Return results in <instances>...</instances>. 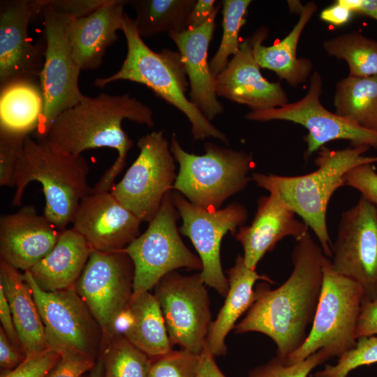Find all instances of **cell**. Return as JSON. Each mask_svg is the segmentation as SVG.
<instances>
[{
    "label": "cell",
    "mask_w": 377,
    "mask_h": 377,
    "mask_svg": "<svg viewBox=\"0 0 377 377\" xmlns=\"http://www.w3.org/2000/svg\"><path fill=\"white\" fill-rule=\"evenodd\" d=\"M324 256L309 231L297 240L290 276L274 290L267 283L257 285L256 300L234 327L235 333L258 332L269 337L276 345V356L285 362L304 343L306 327L314 320L323 286Z\"/></svg>",
    "instance_id": "6da1fadb"
},
{
    "label": "cell",
    "mask_w": 377,
    "mask_h": 377,
    "mask_svg": "<svg viewBox=\"0 0 377 377\" xmlns=\"http://www.w3.org/2000/svg\"><path fill=\"white\" fill-rule=\"evenodd\" d=\"M153 127V112L128 94L95 97L84 96L76 105L63 112L54 121L45 138L68 154L79 156L87 149L108 147L117 157L90 192L110 191L114 180L124 168L133 141L123 130L124 119Z\"/></svg>",
    "instance_id": "7a4b0ae2"
},
{
    "label": "cell",
    "mask_w": 377,
    "mask_h": 377,
    "mask_svg": "<svg viewBox=\"0 0 377 377\" xmlns=\"http://www.w3.org/2000/svg\"><path fill=\"white\" fill-rule=\"evenodd\" d=\"M369 146H353L340 150L325 146L318 150L317 169L299 176L254 173L253 180L260 188L277 195L299 215L317 237L324 255L332 258V242L327 226V210L331 197L344 186L343 177L352 168L377 163L376 156L364 154Z\"/></svg>",
    "instance_id": "3957f363"
},
{
    "label": "cell",
    "mask_w": 377,
    "mask_h": 377,
    "mask_svg": "<svg viewBox=\"0 0 377 377\" xmlns=\"http://www.w3.org/2000/svg\"><path fill=\"white\" fill-rule=\"evenodd\" d=\"M89 171L81 155L65 152L46 138L34 140L28 135L15 170L12 205H21L29 183L40 182L45 198L43 215L62 231L72 223L81 200L91 191Z\"/></svg>",
    "instance_id": "277c9868"
},
{
    "label": "cell",
    "mask_w": 377,
    "mask_h": 377,
    "mask_svg": "<svg viewBox=\"0 0 377 377\" xmlns=\"http://www.w3.org/2000/svg\"><path fill=\"white\" fill-rule=\"evenodd\" d=\"M122 31L126 40L127 53L121 68L110 76L96 79L94 84L99 88L119 80L142 84L186 116L194 139L214 138L228 144L226 135L186 96V71L179 53L168 50L161 52L151 50L138 35L134 20L126 14Z\"/></svg>",
    "instance_id": "5b68a950"
},
{
    "label": "cell",
    "mask_w": 377,
    "mask_h": 377,
    "mask_svg": "<svg viewBox=\"0 0 377 377\" xmlns=\"http://www.w3.org/2000/svg\"><path fill=\"white\" fill-rule=\"evenodd\" d=\"M204 148L205 154L201 156L188 153L176 136H172L170 149L179 165L173 188L192 204L216 210L253 180L249 173L255 164L252 156L244 151L212 142H206Z\"/></svg>",
    "instance_id": "8992f818"
},
{
    "label": "cell",
    "mask_w": 377,
    "mask_h": 377,
    "mask_svg": "<svg viewBox=\"0 0 377 377\" xmlns=\"http://www.w3.org/2000/svg\"><path fill=\"white\" fill-rule=\"evenodd\" d=\"M323 281L313 325L304 343L284 362L292 364L323 350L329 356L340 357L357 341V322L364 290L355 281L336 272L330 259L324 256Z\"/></svg>",
    "instance_id": "52a82bcc"
},
{
    "label": "cell",
    "mask_w": 377,
    "mask_h": 377,
    "mask_svg": "<svg viewBox=\"0 0 377 377\" xmlns=\"http://www.w3.org/2000/svg\"><path fill=\"white\" fill-rule=\"evenodd\" d=\"M179 216L169 191L145 232L124 249L134 265L133 295L149 291L178 268L202 270L200 257L180 237L177 228Z\"/></svg>",
    "instance_id": "ba28073f"
},
{
    "label": "cell",
    "mask_w": 377,
    "mask_h": 377,
    "mask_svg": "<svg viewBox=\"0 0 377 377\" xmlns=\"http://www.w3.org/2000/svg\"><path fill=\"white\" fill-rule=\"evenodd\" d=\"M41 13L46 46L39 80L45 108L34 132L36 139L45 138L55 119L84 96L78 85L81 70L73 59L68 36L71 18L55 12L47 3Z\"/></svg>",
    "instance_id": "9c48e42d"
},
{
    "label": "cell",
    "mask_w": 377,
    "mask_h": 377,
    "mask_svg": "<svg viewBox=\"0 0 377 377\" xmlns=\"http://www.w3.org/2000/svg\"><path fill=\"white\" fill-rule=\"evenodd\" d=\"M134 265L124 251L94 250L74 288L108 342L133 295Z\"/></svg>",
    "instance_id": "30bf717a"
},
{
    "label": "cell",
    "mask_w": 377,
    "mask_h": 377,
    "mask_svg": "<svg viewBox=\"0 0 377 377\" xmlns=\"http://www.w3.org/2000/svg\"><path fill=\"white\" fill-rule=\"evenodd\" d=\"M140 154L121 180L110 191L141 221L150 222L176 179L169 143L162 131L141 137Z\"/></svg>",
    "instance_id": "8fae6325"
},
{
    "label": "cell",
    "mask_w": 377,
    "mask_h": 377,
    "mask_svg": "<svg viewBox=\"0 0 377 377\" xmlns=\"http://www.w3.org/2000/svg\"><path fill=\"white\" fill-rule=\"evenodd\" d=\"M23 278L40 315L48 349L59 355L72 351L95 358L102 332L74 286L45 291L29 271L24 272Z\"/></svg>",
    "instance_id": "7c38bea8"
},
{
    "label": "cell",
    "mask_w": 377,
    "mask_h": 377,
    "mask_svg": "<svg viewBox=\"0 0 377 377\" xmlns=\"http://www.w3.org/2000/svg\"><path fill=\"white\" fill-rule=\"evenodd\" d=\"M200 274L172 272L155 286L156 297L171 343L200 354L211 326L209 301Z\"/></svg>",
    "instance_id": "4fadbf2b"
},
{
    "label": "cell",
    "mask_w": 377,
    "mask_h": 377,
    "mask_svg": "<svg viewBox=\"0 0 377 377\" xmlns=\"http://www.w3.org/2000/svg\"><path fill=\"white\" fill-rule=\"evenodd\" d=\"M330 260L336 272L361 286L364 300L377 297V207L366 198L341 214Z\"/></svg>",
    "instance_id": "5bb4252c"
},
{
    "label": "cell",
    "mask_w": 377,
    "mask_h": 377,
    "mask_svg": "<svg viewBox=\"0 0 377 377\" xmlns=\"http://www.w3.org/2000/svg\"><path fill=\"white\" fill-rule=\"evenodd\" d=\"M321 91V77L315 71L308 92L302 99L278 108L251 111L245 117L251 121L285 120L301 124L309 131L304 138L306 157L335 140H346L352 146L367 145L377 149V131L359 127L327 110L320 101Z\"/></svg>",
    "instance_id": "9a60e30c"
},
{
    "label": "cell",
    "mask_w": 377,
    "mask_h": 377,
    "mask_svg": "<svg viewBox=\"0 0 377 377\" xmlns=\"http://www.w3.org/2000/svg\"><path fill=\"white\" fill-rule=\"evenodd\" d=\"M172 198L182 219L179 230L191 239L201 260L202 281L226 296L229 282L221 263V242L228 232H235L244 224L248 217L246 207L232 202L223 209L213 210L192 204L179 193H172Z\"/></svg>",
    "instance_id": "2e32d148"
},
{
    "label": "cell",
    "mask_w": 377,
    "mask_h": 377,
    "mask_svg": "<svg viewBox=\"0 0 377 377\" xmlns=\"http://www.w3.org/2000/svg\"><path fill=\"white\" fill-rule=\"evenodd\" d=\"M45 5L46 0L1 1L0 86L20 79L39 80L44 53L31 41L28 26Z\"/></svg>",
    "instance_id": "e0dca14e"
},
{
    "label": "cell",
    "mask_w": 377,
    "mask_h": 377,
    "mask_svg": "<svg viewBox=\"0 0 377 377\" xmlns=\"http://www.w3.org/2000/svg\"><path fill=\"white\" fill-rule=\"evenodd\" d=\"M141 220L111 191L90 192L80 201L73 228L95 251L124 250L139 236Z\"/></svg>",
    "instance_id": "ac0fdd59"
},
{
    "label": "cell",
    "mask_w": 377,
    "mask_h": 377,
    "mask_svg": "<svg viewBox=\"0 0 377 377\" xmlns=\"http://www.w3.org/2000/svg\"><path fill=\"white\" fill-rule=\"evenodd\" d=\"M60 232L33 207L0 218V255L24 272L31 269L54 246Z\"/></svg>",
    "instance_id": "d6986e66"
},
{
    "label": "cell",
    "mask_w": 377,
    "mask_h": 377,
    "mask_svg": "<svg viewBox=\"0 0 377 377\" xmlns=\"http://www.w3.org/2000/svg\"><path fill=\"white\" fill-rule=\"evenodd\" d=\"M252 49L251 38L240 43L238 52L215 77L217 96L247 105L251 111L283 106L287 96L280 82H271L260 71Z\"/></svg>",
    "instance_id": "ffe728a7"
},
{
    "label": "cell",
    "mask_w": 377,
    "mask_h": 377,
    "mask_svg": "<svg viewBox=\"0 0 377 377\" xmlns=\"http://www.w3.org/2000/svg\"><path fill=\"white\" fill-rule=\"evenodd\" d=\"M221 5L216 6L213 13L201 26L168 34L179 51L188 77L190 101L209 121L224 112L223 105L217 99L215 77L207 61V50Z\"/></svg>",
    "instance_id": "44dd1931"
},
{
    "label": "cell",
    "mask_w": 377,
    "mask_h": 377,
    "mask_svg": "<svg viewBox=\"0 0 377 377\" xmlns=\"http://www.w3.org/2000/svg\"><path fill=\"white\" fill-rule=\"evenodd\" d=\"M295 213L273 193L260 197L252 223L241 226L235 235L242 244L246 265L256 269L265 254L274 249L280 240L293 237L296 241L308 231L306 224L297 220Z\"/></svg>",
    "instance_id": "7402d4cb"
},
{
    "label": "cell",
    "mask_w": 377,
    "mask_h": 377,
    "mask_svg": "<svg viewBox=\"0 0 377 377\" xmlns=\"http://www.w3.org/2000/svg\"><path fill=\"white\" fill-rule=\"evenodd\" d=\"M126 0H108L89 15L73 20L68 26L73 57L81 71L98 68L107 48L123 31Z\"/></svg>",
    "instance_id": "603a6c76"
},
{
    "label": "cell",
    "mask_w": 377,
    "mask_h": 377,
    "mask_svg": "<svg viewBox=\"0 0 377 377\" xmlns=\"http://www.w3.org/2000/svg\"><path fill=\"white\" fill-rule=\"evenodd\" d=\"M116 332L151 358L172 350L160 305L149 291L132 295L117 321Z\"/></svg>",
    "instance_id": "cb8c5ba5"
},
{
    "label": "cell",
    "mask_w": 377,
    "mask_h": 377,
    "mask_svg": "<svg viewBox=\"0 0 377 377\" xmlns=\"http://www.w3.org/2000/svg\"><path fill=\"white\" fill-rule=\"evenodd\" d=\"M94 249L72 228L60 232L53 249L30 272L38 286L45 291L74 286Z\"/></svg>",
    "instance_id": "d4e9b609"
},
{
    "label": "cell",
    "mask_w": 377,
    "mask_h": 377,
    "mask_svg": "<svg viewBox=\"0 0 377 377\" xmlns=\"http://www.w3.org/2000/svg\"><path fill=\"white\" fill-rule=\"evenodd\" d=\"M317 9L316 4L309 2L300 8V18L292 31L280 42L265 46L263 40L267 30H258L251 38L253 54L260 67L276 73L292 86L306 81L312 69V63L307 59L297 57V47L301 34Z\"/></svg>",
    "instance_id": "484cf974"
},
{
    "label": "cell",
    "mask_w": 377,
    "mask_h": 377,
    "mask_svg": "<svg viewBox=\"0 0 377 377\" xmlns=\"http://www.w3.org/2000/svg\"><path fill=\"white\" fill-rule=\"evenodd\" d=\"M229 289L224 304L216 320L212 323L205 346L212 355L226 353L225 339L234 329L237 319L253 304L256 295L253 286L256 281L263 280L273 283L266 275H260L256 269L249 268L243 256L239 254L233 267L228 271Z\"/></svg>",
    "instance_id": "4316f807"
},
{
    "label": "cell",
    "mask_w": 377,
    "mask_h": 377,
    "mask_svg": "<svg viewBox=\"0 0 377 377\" xmlns=\"http://www.w3.org/2000/svg\"><path fill=\"white\" fill-rule=\"evenodd\" d=\"M0 286L8 302L25 357L48 349L40 315L23 274L1 258Z\"/></svg>",
    "instance_id": "83f0119b"
},
{
    "label": "cell",
    "mask_w": 377,
    "mask_h": 377,
    "mask_svg": "<svg viewBox=\"0 0 377 377\" xmlns=\"http://www.w3.org/2000/svg\"><path fill=\"white\" fill-rule=\"evenodd\" d=\"M0 128L29 135L45 108L39 80L20 79L0 86Z\"/></svg>",
    "instance_id": "f1b7e54d"
},
{
    "label": "cell",
    "mask_w": 377,
    "mask_h": 377,
    "mask_svg": "<svg viewBox=\"0 0 377 377\" xmlns=\"http://www.w3.org/2000/svg\"><path fill=\"white\" fill-rule=\"evenodd\" d=\"M336 114L365 129L377 131V75L339 80L335 89Z\"/></svg>",
    "instance_id": "f546056e"
},
{
    "label": "cell",
    "mask_w": 377,
    "mask_h": 377,
    "mask_svg": "<svg viewBox=\"0 0 377 377\" xmlns=\"http://www.w3.org/2000/svg\"><path fill=\"white\" fill-rule=\"evenodd\" d=\"M196 0H126L135 13V27L142 38L186 29V21Z\"/></svg>",
    "instance_id": "4dcf8cb0"
},
{
    "label": "cell",
    "mask_w": 377,
    "mask_h": 377,
    "mask_svg": "<svg viewBox=\"0 0 377 377\" xmlns=\"http://www.w3.org/2000/svg\"><path fill=\"white\" fill-rule=\"evenodd\" d=\"M323 47L329 55L347 62L349 76L377 75V41L352 32L325 41Z\"/></svg>",
    "instance_id": "1f68e13d"
},
{
    "label": "cell",
    "mask_w": 377,
    "mask_h": 377,
    "mask_svg": "<svg viewBox=\"0 0 377 377\" xmlns=\"http://www.w3.org/2000/svg\"><path fill=\"white\" fill-rule=\"evenodd\" d=\"M102 359L103 377H147L152 358L129 342L122 334H115L108 342Z\"/></svg>",
    "instance_id": "d6a6232c"
},
{
    "label": "cell",
    "mask_w": 377,
    "mask_h": 377,
    "mask_svg": "<svg viewBox=\"0 0 377 377\" xmlns=\"http://www.w3.org/2000/svg\"><path fill=\"white\" fill-rule=\"evenodd\" d=\"M251 3L250 0L221 1L223 35L219 47L209 63L210 71L214 77L226 68L229 57L235 56L239 50V31L246 22L245 16Z\"/></svg>",
    "instance_id": "836d02e7"
},
{
    "label": "cell",
    "mask_w": 377,
    "mask_h": 377,
    "mask_svg": "<svg viewBox=\"0 0 377 377\" xmlns=\"http://www.w3.org/2000/svg\"><path fill=\"white\" fill-rule=\"evenodd\" d=\"M375 363H377V337H362L357 339L353 349L339 357L336 364H326L313 377H347L353 369Z\"/></svg>",
    "instance_id": "e575fe53"
},
{
    "label": "cell",
    "mask_w": 377,
    "mask_h": 377,
    "mask_svg": "<svg viewBox=\"0 0 377 377\" xmlns=\"http://www.w3.org/2000/svg\"><path fill=\"white\" fill-rule=\"evenodd\" d=\"M200 354L182 349L152 358L147 377H197Z\"/></svg>",
    "instance_id": "d590c367"
},
{
    "label": "cell",
    "mask_w": 377,
    "mask_h": 377,
    "mask_svg": "<svg viewBox=\"0 0 377 377\" xmlns=\"http://www.w3.org/2000/svg\"><path fill=\"white\" fill-rule=\"evenodd\" d=\"M329 359L328 355L323 350L292 364H286L276 356L268 362L251 369L249 377H307L315 367Z\"/></svg>",
    "instance_id": "8d00e7d4"
},
{
    "label": "cell",
    "mask_w": 377,
    "mask_h": 377,
    "mask_svg": "<svg viewBox=\"0 0 377 377\" xmlns=\"http://www.w3.org/2000/svg\"><path fill=\"white\" fill-rule=\"evenodd\" d=\"M28 135L0 128V186L15 187V170Z\"/></svg>",
    "instance_id": "74e56055"
},
{
    "label": "cell",
    "mask_w": 377,
    "mask_h": 377,
    "mask_svg": "<svg viewBox=\"0 0 377 377\" xmlns=\"http://www.w3.org/2000/svg\"><path fill=\"white\" fill-rule=\"evenodd\" d=\"M59 357V353L47 349L26 357L15 369L2 373L1 377H45Z\"/></svg>",
    "instance_id": "f35d334b"
},
{
    "label": "cell",
    "mask_w": 377,
    "mask_h": 377,
    "mask_svg": "<svg viewBox=\"0 0 377 377\" xmlns=\"http://www.w3.org/2000/svg\"><path fill=\"white\" fill-rule=\"evenodd\" d=\"M94 358L78 352H65L45 377H83L96 364Z\"/></svg>",
    "instance_id": "ab89813d"
},
{
    "label": "cell",
    "mask_w": 377,
    "mask_h": 377,
    "mask_svg": "<svg viewBox=\"0 0 377 377\" xmlns=\"http://www.w3.org/2000/svg\"><path fill=\"white\" fill-rule=\"evenodd\" d=\"M343 184L360 191L362 196L377 207V172L373 164L352 168L345 175Z\"/></svg>",
    "instance_id": "60d3db41"
},
{
    "label": "cell",
    "mask_w": 377,
    "mask_h": 377,
    "mask_svg": "<svg viewBox=\"0 0 377 377\" xmlns=\"http://www.w3.org/2000/svg\"><path fill=\"white\" fill-rule=\"evenodd\" d=\"M108 0H46L55 12L77 20L87 17L105 4Z\"/></svg>",
    "instance_id": "b9f144b4"
},
{
    "label": "cell",
    "mask_w": 377,
    "mask_h": 377,
    "mask_svg": "<svg viewBox=\"0 0 377 377\" xmlns=\"http://www.w3.org/2000/svg\"><path fill=\"white\" fill-rule=\"evenodd\" d=\"M374 334H377V297L373 300H363L356 331L357 339Z\"/></svg>",
    "instance_id": "7bdbcfd3"
},
{
    "label": "cell",
    "mask_w": 377,
    "mask_h": 377,
    "mask_svg": "<svg viewBox=\"0 0 377 377\" xmlns=\"http://www.w3.org/2000/svg\"><path fill=\"white\" fill-rule=\"evenodd\" d=\"M24 353L17 348L8 339L3 329L0 328V366L5 371L17 367L25 360Z\"/></svg>",
    "instance_id": "ee69618b"
},
{
    "label": "cell",
    "mask_w": 377,
    "mask_h": 377,
    "mask_svg": "<svg viewBox=\"0 0 377 377\" xmlns=\"http://www.w3.org/2000/svg\"><path fill=\"white\" fill-rule=\"evenodd\" d=\"M0 320L1 324V328L10 340V341L17 348L21 350L22 348L20 344V339L18 338L15 324L13 322L10 308L6 297L4 294L2 287L0 286Z\"/></svg>",
    "instance_id": "f6af8a7d"
},
{
    "label": "cell",
    "mask_w": 377,
    "mask_h": 377,
    "mask_svg": "<svg viewBox=\"0 0 377 377\" xmlns=\"http://www.w3.org/2000/svg\"><path fill=\"white\" fill-rule=\"evenodd\" d=\"M215 0H197L186 21V29L203 24L214 11Z\"/></svg>",
    "instance_id": "bcb514c9"
},
{
    "label": "cell",
    "mask_w": 377,
    "mask_h": 377,
    "mask_svg": "<svg viewBox=\"0 0 377 377\" xmlns=\"http://www.w3.org/2000/svg\"><path fill=\"white\" fill-rule=\"evenodd\" d=\"M197 377H226L216 364L214 356L206 346L200 354Z\"/></svg>",
    "instance_id": "7dc6e473"
},
{
    "label": "cell",
    "mask_w": 377,
    "mask_h": 377,
    "mask_svg": "<svg viewBox=\"0 0 377 377\" xmlns=\"http://www.w3.org/2000/svg\"><path fill=\"white\" fill-rule=\"evenodd\" d=\"M352 11L336 3L320 13V18L336 26L346 24L351 17Z\"/></svg>",
    "instance_id": "c3c4849f"
},
{
    "label": "cell",
    "mask_w": 377,
    "mask_h": 377,
    "mask_svg": "<svg viewBox=\"0 0 377 377\" xmlns=\"http://www.w3.org/2000/svg\"><path fill=\"white\" fill-rule=\"evenodd\" d=\"M356 12L377 20V0H362Z\"/></svg>",
    "instance_id": "681fc988"
},
{
    "label": "cell",
    "mask_w": 377,
    "mask_h": 377,
    "mask_svg": "<svg viewBox=\"0 0 377 377\" xmlns=\"http://www.w3.org/2000/svg\"><path fill=\"white\" fill-rule=\"evenodd\" d=\"M362 0H338L337 3L352 12H356L360 6Z\"/></svg>",
    "instance_id": "f907efd6"
},
{
    "label": "cell",
    "mask_w": 377,
    "mask_h": 377,
    "mask_svg": "<svg viewBox=\"0 0 377 377\" xmlns=\"http://www.w3.org/2000/svg\"><path fill=\"white\" fill-rule=\"evenodd\" d=\"M103 363L101 358H99L96 362L94 367L89 372L87 377H103Z\"/></svg>",
    "instance_id": "816d5d0a"
}]
</instances>
